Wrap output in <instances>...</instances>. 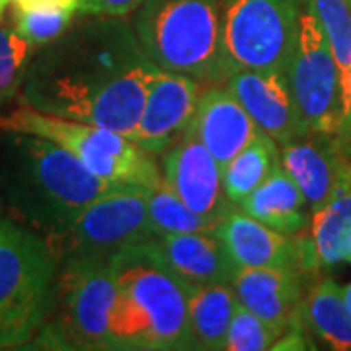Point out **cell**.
I'll return each mask as SVG.
<instances>
[{
  "label": "cell",
  "instance_id": "cell-1",
  "mask_svg": "<svg viewBox=\"0 0 351 351\" xmlns=\"http://www.w3.org/2000/svg\"><path fill=\"white\" fill-rule=\"evenodd\" d=\"M156 71L125 16H90L36 51L20 104L133 141Z\"/></svg>",
  "mask_w": 351,
  "mask_h": 351
},
{
  "label": "cell",
  "instance_id": "cell-2",
  "mask_svg": "<svg viewBox=\"0 0 351 351\" xmlns=\"http://www.w3.org/2000/svg\"><path fill=\"white\" fill-rule=\"evenodd\" d=\"M110 188L49 138L0 129V197L14 215L55 244Z\"/></svg>",
  "mask_w": 351,
  "mask_h": 351
},
{
  "label": "cell",
  "instance_id": "cell-3",
  "mask_svg": "<svg viewBox=\"0 0 351 351\" xmlns=\"http://www.w3.org/2000/svg\"><path fill=\"white\" fill-rule=\"evenodd\" d=\"M108 350H191L189 287L147 250L117 254Z\"/></svg>",
  "mask_w": 351,
  "mask_h": 351
},
{
  "label": "cell",
  "instance_id": "cell-4",
  "mask_svg": "<svg viewBox=\"0 0 351 351\" xmlns=\"http://www.w3.org/2000/svg\"><path fill=\"white\" fill-rule=\"evenodd\" d=\"M133 27L160 71L188 75L203 86L225 82L230 75L223 45V0H143Z\"/></svg>",
  "mask_w": 351,
  "mask_h": 351
},
{
  "label": "cell",
  "instance_id": "cell-5",
  "mask_svg": "<svg viewBox=\"0 0 351 351\" xmlns=\"http://www.w3.org/2000/svg\"><path fill=\"white\" fill-rule=\"evenodd\" d=\"M61 258L32 226L0 219V350L25 348L55 306Z\"/></svg>",
  "mask_w": 351,
  "mask_h": 351
},
{
  "label": "cell",
  "instance_id": "cell-6",
  "mask_svg": "<svg viewBox=\"0 0 351 351\" xmlns=\"http://www.w3.org/2000/svg\"><path fill=\"white\" fill-rule=\"evenodd\" d=\"M113 301V258L63 256L53 313L29 343L49 350H108Z\"/></svg>",
  "mask_w": 351,
  "mask_h": 351
},
{
  "label": "cell",
  "instance_id": "cell-7",
  "mask_svg": "<svg viewBox=\"0 0 351 351\" xmlns=\"http://www.w3.org/2000/svg\"><path fill=\"white\" fill-rule=\"evenodd\" d=\"M0 129L49 138L110 186L141 184L152 188L162 180V172L152 154L143 151L135 141L106 127L20 106L18 110L0 117Z\"/></svg>",
  "mask_w": 351,
  "mask_h": 351
},
{
  "label": "cell",
  "instance_id": "cell-8",
  "mask_svg": "<svg viewBox=\"0 0 351 351\" xmlns=\"http://www.w3.org/2000/svg\"><path fill=\"white\" fill-rule=\"evenodd\" d=\"M297 29V0H223V45L230 71L285 73Z\"/></svg>",
  "mask_w": 351,
  "mask_h": 351
},
{
  "label": "cell",
  "instance_id": "cell-9",
  "mask_svg": "<svg viewBox=\"0 0 351 351\" xmlns=\"http://www.w3.org/2000/svg\"><path fill=\"white\" fill-rule=\"evenodd\" d=\"M285 75L302 129L336 137L343 115L341 78L324 32L304 0L299 2L297 41Z\"/></svg>",
  "mask_w": 351,
  "mask_h": 351
},
{
  "label": "cell",
  "instance_id": "cell-10",
  "mask_svg": "<svg viewBox=\"0 0 351 351\" xmlns=\"http://www.w3.org/2000/svg\"><path fill=\"white\" fill-rule=\"evenodd\" d=\"M149 186L115 184L88 205L64 234L59 258L80 256L112 260L117 254L154 239L149 219Z\"/></svg>",
  "mask_w": 351,
  "mask_h": 351
},
{
  "label": "cell",
  "instance_id": "cell-11",
  "mask_svg": "<svg viewBox=\"0 0 351 351\" xmlns=\"http://www.w3.org/2000/svg\"><path fill=\"white\" fill-rule=\"evenodd\" d=\"M160 172L189 209L215 225L234 207L225 195L223 168L189 125L160 154Z\"/></svg>",
  "mask_w": 351,
  "mask_h": 351
},
{
  "label": "cell",
  "instance_id": "cell-12",
  "mask_svg": "<svg viewBox=\"0 0 351 351\" xmlns=\"http://www.w3.org/2000/svg\"><path fill=\"white\" fill-rule=\"evenodd\" d=\"M203 84L188 75L156 71L152 76L133 141L145 152L160 156L191 123Z\"/></svg>",
  "mask_w": 351,
  "mask_h": 351
},
{
  "label": "cell",
  "instance_id": "cell-13",
  "mask_svg": "<svg viewBox=\"0 0 351 351\" xmlns=\"http://www.w3.org/2000/svg\"><path fill=\"white\" fill-rule=\"evenodd\" d=\"M223 84L237 96L256 127L274 138L279 147L306 133L295 108L285 73L234 69Z\"/></svg>",
  "mask_w": 351,
  "mask_h": 351
},
{
  "label": "cell",
  "instance_id": "cell-14",
  "mask_svg": "<svg viewBox=\"0 0 351 351\" xmlns=\"http://www.w3.org/2000/svg\"><path fill=\"white\" fill-rule=\"evenodd\" d=\"M299 239V263L304 271H326L348 262L351 244V158L343 164L328 201L314 211L308 234Z\"/></svg>",
  "mask_w": 351,
  "mask_h": 351
},
{
  "label": "cell",
  "instance_id": "cell-15",
  "mask_svg": "<svg viewBox=\"0 0 351 351\" xmlns=\"http://www.w3.org/2000/svg\"><path fill=\"white\" fill-rule=\"evenodd\" d=\"M145 246L189 289L232 283L239 269L215 232L162 234L147 240Z\"/></svg>",
  "mask_w": 351,
  "mask_h": 351
},
{
  "label": "cell",
  "instance_id": "cell-16",
  "mask_svg": "<svg viewBox=\"0 0 351 351\" xmlns=\"http://www.w3.org/2000/svg\"><path fill=\"white\" fill-rule=\"evenodd\" d=\"M189 127L221 168L260 133L248 112L223 82L203 86Z\"/></svg>",
  "mask_w": 351,
  "mask_h": 351
},
{
  "label": "cell",
  "instance_id": "cell-17",
  "mask_svg": "<svg viewBox=\"0 0 351 351\" xmlns=\"http://www.w3.org/2000/svg\"><path fill=\"white\" fill-rule=\"evenodd\" d=\"M301 269L295 267H239L232 289L240 304L262 318L279 338L301 313Z\"/></svg>",
  "mask_w": 351,
  "mask_h": 351
},
{
  "label": "cell",
  "instance_id": "cell-18",
  "mask_svg": "<svg viewBox=\"0 0 351 351\" xmlns=\"http://www.w3.org/2000/svg\"><path fill=\"white\" fill-rule=\"evenodd\" d=\"M215 234L225 244L237 267H295L299 263V239L281 234L254 219L239 205L217 223Z\"/></svg>",
  "mask_w": 351,
  "mask_h": 351
},
{
  "label": "cell",
  "instance_id": "cell-19",
  "mask_svg": "<svg viewBox=\"0 0 351 351\" xmlns=\"http://www.w3.org/2000/svg\"><path fill=\"white\" fill-rule=\"evenodd\" d=\"M281 164L297 182L311 209L318 211L338 184L343 164L350 158L339 151L334 135L304 133L281 145Z\"/></svg>",
  "mask_w": 351,
  "mask_h": 351
},
{
  "label": "cell",
  "instance_id": "cell-20",
  "mask_svg": "<svg viewBox=\"0 0 351 351\" xmlns=\"http://www.w3.org/2000/svg\"><path fill=\"white\" fill-rule=\"evenodd\" d=\"M239 207L265 226L289 237L302 234L313 217L304 193L281 162Z\"/></svg>",
  "mask_w": 351,
  "mask_h": 351
},
{
  "label": "cell",
  "instance_id": "cell-21",
  "mask_svg": "<svg viewBox=\"0 0 351 351\" xmlns=\"http://www.w3.org/2000/svg\"><path fill=\"white\" fill-rule=\"evenodd\" d=\"M239 304L232 283H211L189 289L191 350H225V339Z\"/></svg>",
  "mask_w": 351,
  "mask_h": 351
},
{
  "label": "cell",
  "instance_id": "cell-22",
  "mask_svg": "<svg viewBox=\"0 0 351 351\" xmlns=\"http://www.w3.org/2000/svg\"><path fill=\"white\" fill-rule=\"evenodd\" d=\"M308 328L332 350H351V306L334 279L316 283L301 304Z\"/></svg>",
  "mask_w": 351,
  "mask_h": 351
},
{
  "label": "cell",
  "instance_id": "cell-23",
  "mask_svg": "<svg viewBox=\"0 0 351 351\" xmlns=\"http://www.w3.org/2000/svg\"><path fill=\"white\" fill-rule=\"evenodd\" d=\"M281 162L279 145L265 133H258L250 145L223 168V188L226 199L232 205H240L254 189L262 184Z\"/></svg>",
  "mask_w": 351,
  "mask_h": 351
},
{
  "label": "cell",
  "instance_id": "cell-24",
  "mask_svg": "<svg viewBox=\"0 0 351 351\" xmlns=\"http://www.w3.org/2000/svg\"><path fill=\"white\" fill-rule=\"evenodd\" d=\"M149 219L156 237L182 232H215V223L203 219L164 180L149 189Z\"/></svg>",
  "mask_w": 351,
  "mask_h": 351
},
{
  "label": "cell",
  "instance_id": "cell-25",
  "mask_svg": "<svg viewBox=\"0 0 351 351\" xmlns=\"http://www.w3.org/2000/svg\"><path fill=\"white\" fill-rule=\"evenodd\" d=\"M324 32L338 64L341 98L351 73V0H304Z\"/></svg>",
  "mask_w": 351,
  "mask_h": 351
},
{
  "label": "cell",
  "instance_id": "cell-26",
  "mask_svg": "<svg viewBox=\"0 0 351 351\" xmlns=\"http://www.w3.org/2000/svg\"><path fill=\"white\" fill-rule=\"evenodd\" d=\"M36 51L14 27L0 25V106L20 94Z\"/></svg>",
  "mask_w": 351,
  "mask_h": 351
},
{
  "label": "cell",
  "instance_id": "cell-27",
  "mask_svg": "<svg viewBox=\"0 0 351 351\" xmlns=\"http://www.w3.org/2000/svg\"><path fill=\"white\" fill-rule=\"evenodd\" d=\"M75 14L73 8H18L14 29L39 49L61 38Z\"/></svg>",
  "mask_w": 351,
  "mask_h": 351
},
{
  "label": "cell",
  "instance_id": "cell-28",
  "mask_svg": "<svg viewBox=\"0 0 351 351\" xmlns=\"http://www.w3.org/2000/svg\"><path fill=\"white\" fill-rule=\"evenodd\" d=\"M277 341L276 332L248 311L244 304H237L230 326L226 332L225 350L228 351H263L271 350Z\"/></svg>",
  "mask_w": 351,
  "mask_h": 351
},
{
  "label": "cell",
  "instance_id": "cell-29",
  "mask_svg": "<svg viewBox=\"0 0 351 351\" xmlns=\"http://www.w3.org/2000/svg\"><path fill=\"white\" fill-rule=\"evenodd\" d=\"M143 0H78L80 16H127L137 10Z\"/></svg>",
  "mask_w": 351,
  "mask_h": 351
},
{
  "label": "cell",
  "instance_id": "cell-30",
  "mask_svg": "<svg viewBox=\"0 0 351 351\" xmlns=\"http://www.w3.org/2000/svg\"><path fill=\"white\" fill-rule=\"evenodd\" d=\"M336 141H338L339 151L351 158V73L348 88L343 92V115H341V125H339Z\"/></svg>",
  "mask_w": 351,
  "mask_h": 351
},
{
  "label": "cell",
  "instance_id": "cell-31",
  "mask_svg": "<svg viewBox=\"0 0 351 351\" xmlns=\"http://www.w3.org/2000/svg\"><path fill=\"white\" fill-rule=\"evenodd\" d=\"M18 8H73L76 10L78 0H12Z\"/></svg>",
  "mask_w": 351,
  "mask_h": 351
},
{
  "label": "cell",
  "instance_id": "cell-32",
  "mask_svg": "<svg viewBox=\"0 0 351 351\" xmlns=\"http://www.w3.org/2000/svg\"><path fill=\"white\" fill-rule=\"evenodd\" d=\"M343 295H346V301H348V304L351 306V283L343 287Z\"/></svg>",
  "mask_w": 351,
  "mask_h": 351
},
{
  "label": "cell",
  "instance_id": "cell-33",
  "mask_svg": "<svg viewBox=\"0 0 351 351\" xmlns=\"http://www.w3.org/2000/svg\"><path fill=\"white\" fill-rule=\"evenodd\" d=\"M10 2H12V0H0V18H2V14H4L6 6H8Z\"/></svg>",
  "mask_w": 351,
  "mask_h": 351
},
{
  "label": "cell",
  "instance_id": "cell-34",
  "mask_svg": "<svg viewBox=\"0 0 351 351\" xmlns=\"http://www.w3.org/2000/svg\"><path fill=\"white\" fill-rule=\"evenodd\" d=\"M2 203H4V201H2V197H0V219H2Z\"/></svg>",
  "mask_w": 351,
  "mask_h": 351
},
{
  "label": "cell",
  "instance_id": "cell-35",
  "mask_svg": "<svg viewBox=\"0 0 351 351\" xmlns=\"http://www.w3.org/2000/svg\"><path fill=\"white\" fill-rule=\"evenodd\" d=\"M348 262L351 263V244H350V254H348Z\"/></svg>",
  "mask_w": 351,
  "mask_h": 351
}]
</instances>
